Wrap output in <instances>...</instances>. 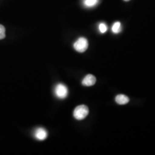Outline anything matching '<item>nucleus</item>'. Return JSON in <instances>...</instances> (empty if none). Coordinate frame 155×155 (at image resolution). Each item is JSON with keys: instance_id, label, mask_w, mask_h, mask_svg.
Returning <instances> with one entry per match:
<instances>
[{"instance_id": "0eeeda50", "label": "nucleus", "mask_w": 155, "mask_h": 155, "mask_svg": "<svg viewBox=\"0 0 155 155\" xmlns=\"http://www.w3.org/2000/svg\"><path fill=\"white\" fill-rule=\"evenodd\" d=\"M111 30L114 33L117 34V33H120L122 30V27H121V22L117 21V22L114 23V24L112 26Z\"/></svg>"}, {"instance_id": "f03ea898", "label": "nucleus", "mask_w": 155, "mask_h": 155, "mask_svg": "<svg viewBox=\"0 0 155 155\" xmlns=\"http://www.w3.org/2000/svg\"><path fill=\"white\" fill-rule=\"evenodd\" d=\"M89 46L87 40L84 38H80L74 44V48L78 52H85Z\"/></svg>"}, {"instance_id": "20e7f679", "label": "nucleus", "mask_w": 155, "mask_h": 155, "mask_svg": "<svg viewBox=\"0 0 155 155\" xmlns=\"http://www.w3.org/2000/svg\"><path fill=\"white\" fill-rule=\"evenodd\" d=\"M34 136L38 140H45L48 136V132L44 128L38 127L35 130L34 132Z\"/></svg>"}, {"instance_id": "9b49d317", "label": "nucleus", "mask_w": 155, "mask_h": 155, "mask_svg": "<svg viewBox=\"0 0 155 155\" xmlns=\"http://www.w3.org/2000/svg\"><path fill=\"white\" fill-rule=\"evenodd\" d=\"M125 1H130V0H124Z\"/></svg>"}, {"instance_id": "423d86ee", "label": "nucleus", "mask_w": 155, "mask_h": 155, "mask_svg": "<svg viewBox=\"0 0 155 155\" xmlns=\"http://www.w3.org/2000/svg\"><path fill=\"white\" fill-rule=\"evenodd\" d=\"M116 101L119 105H125L129 102V98L124 94H119L116 97Z\"/></svg>"}, {"instance_id": "1a4fd4ad", "label": "nucleus", "mask_w": 155, "mask_h": 155, "mask_svg": "<svg viewBox=\"0 0 155 155\" xmlns=\"http://www.w3.org/2000/svg\"><path fill=\"white\" fill-rule=\"evenodd\" d=\"M5 36V28L4 26L0 24V40L4 39Z\"/></svg>"}, {"instance_id": "6e6552de", "label": "nucleus", "mask_w": 155, "mask_h": 155, "mask_svg": "<svg viewBox=\"0 0 155 155\" xmlns=\"http://www.w3.org/2000/svg\"><path fill=\"white\" fill-rule=\"evenodd\" d=\"M99 0H84V5L86 7L91 8L96 5Z\"/></svg>"}, {"instance_id": "f257e3e1", "label": "nucleus", "mask_w": 155, "mask_h": 155, "mask_svg": "<svg viewBox=\"0 0 155 155\" xmlns=\"http://www.w3.org/2000/svg\"><path fill=\"white\" fill-rule=\"evenodd\" d=\"M89 109L86 105L78 106L74 111L73 114L75 119L78 120H82L89 114Z\"/></svg>"}, {"instance_id": "7ed1b4c3", "label": "nucleus", "mask_w": 155, "mask_h": 155, "mask_svg": "<svg viewBox=\"0 0 155 155\" xmlns=\"http://www.w3.org/2000/svg\"><path fill=\"white\" fill-rule=\"evenodd\" d=\"M54 93L59 99H64L66 98L68 95V89L64 84H58L54 89Z\"/></svg>"}, {"instance_id": "9d476101", "label": "nucleus", "mask_w": 155, "mask_h": 155, "mask_svg": "<svg viewBox=\"0 0 155 155\" xmlns=\"http://www.w3.org/2000/svg\"><path fill=\"white\" fill-rule=\"evenodd\" d=\"M99 30L101 33H105L107 30V27L105 23H101L99 25Z\"/></svg>"}, {"instance_id": "39448f33", "label": "nucleus", "mask_w": 155, "mask_h": 155, "mask_svg": "<svg viewBox=\"0 0 155 155\" xmlns=\"http://www.w3.org/2000/svg\"><path fill=\"white\" fill-rule=\"evenodd\" d=\"M96 82V78L94 75L91 74H88L86 75L82 82L83 86H93Z\"/></svg>"}]
</instances>
